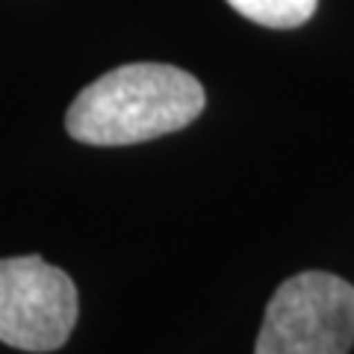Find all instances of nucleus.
I'll list each match as a JSON object with an SVG mask.
<instances>
[{"mask_svg":"<svg viewBox=\"0 0 354 354\" xmlns=\"http://www.w3.org/2000/svg\"><path fill=\"white\" fill-rule=\"evenodd\" d=\"M204 86L162 62L106 71L71 101L65 130L86 145H133L183 130L204 113Z\"/></svg>","mask_w":354,"mask_h":354,"instance_id":"f257e3e1","label":"nucleus"},{"mask_svg":"<svg viewBox=\"0 0 354 354\" xmlns=\"http://www.w3.org/2000/svg\"><path fill=\"white\" fill-rule=\"evenodd\" d=\"M354 286L330 272H301L274 290L254 354H348Z\"/></svg>","mask_w":354,"mask_h":354,"instance_id":"f03ea898","label":"nucleus"},{"mask_svg":"<svg viewBox=\"0 0 354 354\" xmlns=\"http://www.w3.org/2000/svg\"><path fill=\"white\" fill-rule=\"evenodd\" d=\"M77 290L41 257L0 260V342L24 351H53L71 337Z\"/></svg>","mask_w":354,"mask_h":354,"instance_id":"7ed1b4c3","label":"nucleus"},{"mask_svg":"<svg viewBox=\"0 0 354 354\" xmlns=\"http://www.w3.org/2000/svg\"><path fill=\"white\" fill-rule=\"evenodd\" d=\"M227 3L254 24L292 30L313 18L319 0H227Z\"/></svg>","mask_w":354,"mask_h":354,"instance_id":"20e7f679","label":"nucleus"}]
</instances>
